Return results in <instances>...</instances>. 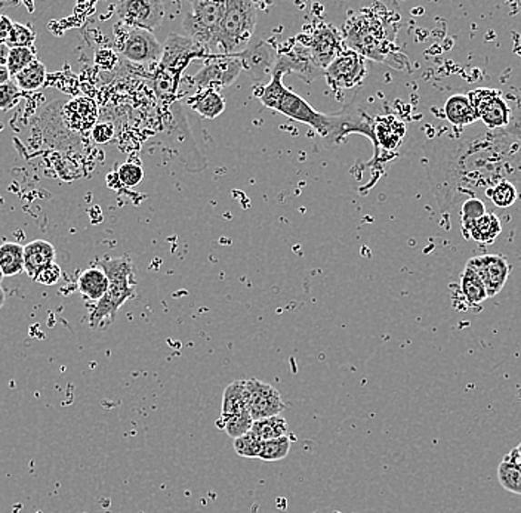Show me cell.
<instances>
[{
    "mask_svg": "<svg viewBox=\"0 0 521 513\" xmlns=\"http://www.w3.org/2000/svg\"><path fill=\"white\" fill-rule=\"evenodd\" d=\"M426 170L442 210L474 198L499 182H521V136L506 129L440 136L426 144Z\"/></svg>",
    "mask_w": 521,
    "mask_h": 513,
    "instance_id": "1",
    "label": "cell"
},
{
    "mask_svg": "<svg viewBox=\"0 0 521 513\" xmlns=\"http://www.w3.org/2000/svg\"><path fill=\"white\" fill-rule=\"evenodd\" d=\"M286 73L282 68L276 67L271 75L270 84L266 85L263 91L259 92L261 103L267 108L279 111L289 119L296 122L306 123L313 127L325 141L327 146L341 144L346 139V135L363 134L374 143L375 156L379 155L378 144L375 138L374 122L362 111H353V113H344V115H323L318 113L306 99L296 96L295 92L289 91L283 85V75Z\"/></svg>",
    "mask_w": 521,
    "mask_h": 513,
    "instance_id": "2",
    "label": "cell"
},
{
    "mask_svg": "<svg viewBox=\"0 0 521 513\" xmlns=\"http://www.w3.org/2000/svg\"><path fill=\"white\" fill-rule=\"evenodd\" d=\"M96 267L103 269L110 281V287L105 297L98 300L95 308L91 312L89 324L91 327H104L115 321L122 305L135 297L134 290V265L127 256L105 257L96 262Z\"/></svg>",
    "mask_w": 521,
    "mask_h": 513,
    "instance_id": "3",
    "label": "cell"
},
{
    "mask_svg": "<svg viewBox=\"0 0 521 513\" xmlns=\"http://www.w3.org/2000/svg\"><path fill=\"white\" fill-rule=\"evenodd\" d=\"M258 20V9L251 0H228L219 28L216 56L240 55L249 48Z\"/></svg>",
    "mask_w": 521,
    "mask_h": 513,
    "instance_id": "4",
    "label": "cell"
},
{
    "mask_svg": "<svg viewBox=\"0 0 521 513\" xmlns=\"http://www.w3.org/2000/svg\"><path fill=\"white\" fill-rule=\"evenodd\" d=\"M227 11V2L193 0L191 11L184 18V28L195 45L216 55V40Z\"/></svg>",
    "mask_w": 521,
    "mask_h": 513,
    "instance_id": "5",
    "label": "cell"
},
{
    "mask_svg": "<svg viewBox=\"0 0 521 513\" xmlns=\"http://www.w3.org/2000/svg\"><path fill=\"white\" fill-rule=\"evenodd\" d=\"M468 99L477 115V119L482 120L489 131L506 129L513 120L508 104L502 98L499 91L482 87L470 92Z\"/></svg>",
    "mask_w": 521,
    "mask_h": 513,
    "instance_id": "6",
    "label": "cell"
},
{
    "mask_svg": "<svg viewBox=\"0 0 521 513\" xmlns=\"http://www.w3.org/2000/svg\"><path fill=\"white\" fill-rule=\"evenodd\" d=\"M115 13L129 27L153 33L164 21L165 5L159 0H124L115 4Z\"/></svg>",
    "mask_w": 521,
    "mask_h": 513,
    "instance_id": "7",
    "label": "cell"
},
{
    "mask_svg": "<svg viewBox=\"0 0 521 513\" xmlns=\"http://www.w3.org/2000/svg\"><path fill=\"white\" fill-rule=\"evenodd\" d=\"M243 72V63L240 55H218L205 65L193 77L200 89H223L235 84L240 73Z\"/></svg>",
    "mask_w": 521,
    "mask_h": 513,
    "instance_id": "8",
    "label": "cell"
},
{
    "mask_svg": "<svg viewBox=\"0 0 521 513\" xmlns=\"http://www.w3.org/2000/svg\"><path fill=\"white\" fill-rule=\"evenodd\" d=\"M247 411L255 422L282 415L285 411L282 395L270 383L258 379H246Z\"/></svg>",
    "mask_w": 521,
    "mask_h": 513,
    "instance_id": "9",
    "label": "cell"
},
{
    "mask_svg": "<svg viewBox=\"0 0 521 513\" xmlns=\"http://www.w3.org/2000/svg\"><path fill=\"white\" fill-rule=\"evenodd\" d=\"M325 75L327 84L335 89H350L365 79L366 64L365 58L357 52H343L327 65Z\"/></svg>",
    "mask_w": 521,
    "mask_h": 513,
    "instance_id": "10",
    "label": "cell"
},
{
    "mask_svg": "<svg viewBox=\"0 0 521 513\" xmlns=\"http://www.w3.org/2000/svg\"><path fill=\"white\" fill-rule=\"evenodd\" d=\"M466 267L474 269L482 278L489 297H496L497 293L501 292L511 274V265L506 261V257L499 256V255H482V256L471 257Z\"/></svg>",
    "mask_w": 521,
    "mask_h": 513,
    "instance_id": "11",
    "label": "cell"
},
{
    "mask_svg": "<svg viewBox=\"0 0 521 513\" xmlns=\"http://www.w3.org/2000/svg\"><path fill=\"white\" fill-rule=\"evenodd\" d=\"M120 52L132 63L153 64L162 61L164 46L159 44V40L155 39L152 32L132 28L125 37Z\"/></svg>",
    "mask_w": 521,
    "mask_h": 513,
    "instance_id": "12",
    "label": "cell"
},
{
    "mask_svg": "<svg viewBox=\"0 0 521 513\" xmlns=\"http://www.w3.org/2000/svg\"><path fill=\"white\" fill-rule=\"evenodd\" d=\"M306 48L310 51L313 60L323 70H326L327 65L343 54L341 52L343 51L341 37H339L338 32L329 25L318 27L317 32H315V35L311 36Z\"/></svg>",
    "mask_w": 521,
    "mask_h": 513,
    "instance_id": "13",
    "label": "cell"
},
{
    "mask_svg": "<svg viewBox=\"0 0 521 513\" xmlns=\"http://www.w3.org/2000/svg\"><path fill=\"white\" fill-rule=\"evenodd\" d=\"M202 51L204 49L200 48L199 45H195L190 37L172 35L164 46L162 65L172 68L174 72H179L190 63L191 58L199 56Z\"/></svg>",
    "mask_w": 521,
    "mask_h": 513,
    "instance_id": "14",
    "label": "cell"
},
{
    "mask_svg": "<svg viewBox=\"0 0 521 513\" xmlns=\"http://www.w3.org/2000/svg\"><path fill=\"white\" fill-rule=\"evenodd\" d=\"M64 119L72 131L94 129L98 119V108L91 98H75L64 107Z\"/></svg>",
    "mask_w": 521,
    "mask_h": 513,
    "instance_id": "15",
    "label": "cell"
},
{
    "mask_svg": "<svg viewBox=\"0 0 521 513\" xmlns=\"http://www.w3.org/2000/svg\"><path fill=\"white\" fill-rule=\"evenodd\" d=\"M276 67L282 68L285 73H299L306 82H311L323 73V68L318 67L306 46H295L291 52L280 55L279 60L276 61Z\"/></svg>",
    "mask_w": 521,
    "mask_h": 513,
    "instance_id": "16",
    "label": "cell"
},
{
    "mask_svg": "<svg viewBox=\"0 0 521 513\" xmlns=\"http://www.w3.org/2000/svg\"><path fill=\"white\" fill-rule=\"evenodd\" d=\"M243 68L254 77V80H261L264 75L275 70V52L264 42H259L255 46H249L246 51L240 54Z\"/></svg>",
    "mask_w": 521,
    "mask_h": 513,
    "instance_id": "17",
    "label": "cell"
},
{
    "mask_svg": "<svg viewBox=\"0 0 521 513\" xmlns=\"http://www.w3.org/2000/svg\"><path fill=\"white\" fill-rule=\"evenodd\" d=\"M55 264V247L45 240H35L25 246V273L36 278L40 271Z\"/></svg>",
    "mask_w": 521,
    "mask_h": 513,
    "instance_id": "18",
    "label": "cell"
},
{
    "mask_svg": "<svg viewBox=\"0 0 521 513\" xmlns=\"http://www.w3.org/2000/svg\"><path fill=\"white\" fill-rule=\"evenodd\" d=\"M375 138L378 148L386 151H395L402 144L406 126L405 123L396 119L395 116H382L374 122Z\"/></svg>",
    "mask_w": 521,
    "mask_h": 513,
    "instance_id": "19",
    "label": "cell"
},
{
    "mask_svg": "<svg viewBox=\"0 0 521 513\" xmlns=\"http://www.w3.org/2000/svg\"><path fill=\"white\" fill-rule=\"evenodd\" d=\"M497 479L506 491L521 496V458L517 447L509 451L497 466Z\"/></svg>",
    "mask_w": 521,
    "mask_h": 513,
    "instance_id": "20",
    "label": "cell"
},
{
    "mask_svg": "<svg viewBox=\"0 0 521 513\" xmlns=\"http://www.w3.org/2000/svg\"><path fill=\"white\" fill-rule=\"evenodd\" d=\"M462 231H464V236L466 238H473L478 243L490 245L499 237L502 226L496 215L487 212L482 217H478L477 221L471 222L470 226H462Z\"/></svg>",
    "mask_w": 521,
    "mask_h": 513,
    "instance_id": "21",
    "label": "cell"
},
{
    "mask_svg": "<svg viewBox=\"0 0 521 513\" xmlns=\"http://www.w3.org/2000/svg\"><path fill=\"white\" fill-rule=\"evenodd\" d=\"M459 287H461L462 299L466 308H482L483 302L489 297L482 278L470 267L464 268Z\"/></svg>",
    "mask_w": 521,
    "mask_h": 513,
    "instance_id": "22",
    "label": "cell"
},
{
    "mask_svg": "<svg viewBox=\"0 0 521 513\" xmlns=\"http://www.w3.org/2000/svg\"><path fill=\"white\" fill-rule=\"evenodd\" d=\"M446 119L454 126L466 127L477 122V115L466 96H452L445 104Z\"/></svg>",
    "mask_w": 521,
    "mask_h": 513,
    "instance_id": "23",
    "label": "cell"
},
{
    "mask_svg": "<svg viewBox=\"0 0 521 513\" xmlns=\"http://www.w3.org/2000/svg\"><path fill=\"white\" fill-rule=\"evenodd\" d=\"M77 287L85 297L98 302L108 292L110 281H108V277L105 276L103 269L96 267V268H89L80 274Z\"/></svg>",
    "mask_w": 521,
    "mask_h": 513,
    "instance_id": "24",
    "label": "cell"
},
{
    "mask_svg": "<svg viewBox=\"0 0 521 513\" xmlns=\"http://www.w3.org/2000/svg\"><path fill=\"white\" fill-rule=\"evenodd\" d=\"M190 107L204 116L205 119H216L225 110V101L215 89H200L190 99Z\"/></svg>",
    "mask_w": 521,
    "mask_h": 513,
    "instance_id": "25",
    "label": "cell"
},
{
    "mask_svg": "<svg viewBox=\"0 0 521 513\" xmlns=\"http://www.w3.org/2000/svg\"><path fill=\"white\" fill-rule=\"evenodd\" d=\"M0 269L5 277H15L25 273V246L18 243L0 245Z\"/></svg>",
    "mask_w": 521,
    "mask_h": 513,
    "instance_id": "26",
    "label": "cell"
},
{
    "mask_svg": "<svg viewBox=\"0 0 521 513\" xmlns=\"http://www.w3.org/2000/svg\"><path fill=\"white\" fill-rule=\"evenodd\" d=\"M247 410L246 380L240 379L230 383L223 395L221 415H237Z\"/></svg>",
    "mask_w": 521,
    "mask_h": 513,
    "instance_id": "27",
    "label": "cell"
},
{
    "mask_svg": "<svg viewBox=\"0 0 521 513\" xmlns=\"http://www.w3.org/2000/svg\"><path fill=\"white\" fill-rule=\"evenodd\" d=\"M254 418H252L249 411H242L237 415L223 416L216 420V428L224 429L227 432L228 437L231 438H240L243 435L251 432L254 427Z\"/></svg>",
    "mask_w": 521,
    "mask_h": 513,
    "instance_id": "28",
    "label": "cell"
},
{
    "mask_svg": "<svg viewBox=\"0 0 521 513\" xmlns=\"http://www.w3.org/2000/svg\"><path fill=\"white\" fill-rule=\"evenodd\" d=\"M252 430H254L255 434L258 435L259 438L263 439V441H271V439L282 438V437L291 435L286 418L283 417L282 415L263 418V420H256V422H254Z\"/></svg>",
    "mask_w": 521,
    "mask_h": 513,
    "instance_id": "29",
    "label": "cell"
},
{
    "mask_svg": "<svg viewBox=\"0 0 521 513\" xmlns=\"http://www.w3.org/2000/svg\"><path fill=\"white\" fill-rule=\"evenodd\" d=\"M46 80V67L39 60L30 64L27 68L15 75L16 86L21 91H37L39 87L44 86Z\"/></svg>",
    "mask_w": 521,
    "mask_h": 513,
    "instance_id": "30",
    "label": "cell"
},
{
    "mask_svg": "<svg viewBox=\"0 0 521 513\" xmlns=\"http://www.w3.org/2000/svg\"><path fill=\"white\" fill-rule=\"evenodd\" d=\"M485 196L495 206L502 207V209L513 206L514 203L517 202L518 198L517 188H516L513 182L508 181L499 182V184L486 191Z\"/></svg>",
    "mask_w": 521,
    "mask_h": 513,
    "instance_id": "31",
    "label": "cell"
},
{
    "mask_svg": "<svg viewBox=\"0 0 521 513\" xmlns=\"http://www.w3.org/2000/svg\"><path fill=\"white\" fill-rule=\"evenodd\" d=\"M292 435H286L282 438L264 441L263 451L259 454V460L263 462H280L287 458L291 451Z\"/></svg>",
    "mask_w": 521,
    "mask_h": 513,
    "instance_id": "32",
    "label": "cell"
},
{
    "mask_svg": "<svg viewBox=\"0 0 521 513\" xmlns=\"http://www.w3.org/2000/svg\"><path fill=\"white\" fill-rule=\"evenodd\" d=\"M235 453L246 458H259V454L263 451L264 441L255 434L254 430L243 435L240 438L233 441Z\"/></svg>",
    "mask_w": 521,
    "mask_h": 513,
    "instance_id": "33",
    "label": "cell"
},
{
    "mask_svg": "<svg viewBox=\"0 0 521 513\" xmlns=\"http://www.w3.org/2000/svg\"><path fill=\"white\" fill-rule=\"evenodd\" d=\"M36 60L35 48H11L8 61H6V67H8L11 75L15 77L18 73L23 72L25 68H27L30 64L35 63Z\"/></svg>",
    "mask_w": 521,
    "mask_h": 513,
    "instance_id": "34",
    "label": "cell"
},
{
    "mask_svg": "<svg viewBox=\"0 0 521 513\" xmlns=\"http://www.w3.org/2000/svg\"><path fill=\"white\" fill-rule=\"evenodd\" d=\"M35 40H36V33L30 25L14 23L13 33L5 44L8 45L9 49L35 48Z\"/></svg>",
    "mask_w": 521,
    "mask_h": 513,
    "instance_id": "35",
    "label": "cell"
},
{
    "mask_svg": "<svg viewBox=\"0 0 521 513\" xmlns=\"http://www.w3.org/2000/svg\"><path fill=\"white\" fill-rule=\"evenodd\" d=\"M486 212L485 203L478 197L466 198L464 205H462V226H470L471 222L477 221L478 217H482Z\"/></svg>",
    "mask_w": 521,
    "mask_h": 513,
    "instance_id": "36",
    "label": "cell"
},
{
    "mask_svg": "<svg viewBox=\"0 0 521 513\" xmlns=\"http://www.w3.org/2000/svg\"><path fill=\"white\" fill-rule=\"evenodd\" d=\"M144 178V170L135 163H125L117 170V179L125 186H136Z\"/></svg>",
    "mask_w": 521,
    "mask_h": 513,
    "instance_id": "37",
    "label": "cell"
},
{
    "mask_svg": "<svg viewBox=\"0 0 521 513\" xmlns=\"http://www.w3.org/2000/svg\"><path fill=\"white\" fill-rule=\"evenodd\" d=\"M21 89L16 86L15 82L0 86V111H9L15 108L20 103Z\"/></svg>",
    "mask_w": 521,
    "mask_h": 513,
    "instance_id": "38",
    "label": "cell"
},
{
    "mask_svg": "<svg viewBox=\"0 0 521 513\" xmlns=\"http://www.w3.org/2000/svg\"><path fill=\"white\" fill-rule=\"evenodd\" d=\"M61 274L63 273H61L60 267L56 264H52L48 268L40 271L36 278H35V281H36L37 285L54 286L60 281Z\"/></svg>",
    "mask_w": 521,
    "mask_h": 513,
    "instance_id": "39",
    "label": "cell"
},
{
    "mask_svg": "<svg viewBox=\"0 0 521 513\" xmlns=\"http://www.w3.org/2000/svg\"><path fill=\"white\" fill-rule=\"evenodd\" d=\"M115 136V126L112 123H98L92 129V138L96 144H107Z\"/></svg>",
    "mask_w": 521,
    "mask_h": 513,
    "instance_id": "40",
    "label": "cell"
},
{
    "mask_svg": "<svg viewBox=\"0 0 521 513\" xmlns=\"http://www.w3.org/2000/svg\"><path fill=\"white\" fill-rule=\"evenodd\" d=\"M14 21L9 16H0V42H6L13 33Z\"/></svg>",
    "mask_w": 521,
    "mask_h": 513,
    "instance_id": "41",
    "label": "cell"
},
{
    "mask_svg": "<svg viewBox=\"0 0 521 513\" xmlns=\"http://www.w3.org/2000/svg\"><path fill=\"white\" fill-rule=\"evenodd\" d=\"M506 131L516 136H521V117H513L508 127H506Z\"/></svg>",
    "mask_w": 521,
    "mask_h": 513,
    "instance_id": "42",
    "label": "cell"
},
{
    "mask_svg": "<svg viewBox=\"0 0 521 513\" xmlns=\"http://www.w3.org/2000/svg\"><path fill=\"white\" fill-rule=\"evenodd\" d=\"M9 51L11 49H9L8 45L5 44V42H0V65H6Z\"/></svg>",
    "mask_w": 521,
    "mask_h": 513,
    "instance_id": "43",
    "label": "cell"
},
{
    "mask_svg": "<svg viewBox=\"0 0 521 513\" xmlns=\"http://www.w3.org/2000/svg\"><path fill=\"white\" fill-rule=\"evenodd\" d=\"M8 82H11V73H9L6 65H0V86L8 84Z\"/></svg>",
    "mask_w": 521,
    "mask_h": 513,
    "instance_id": "44",
    "label": "cell"
},
{
    "mask_svg": "<svg viewBox=\"0 0 521 513\" xmlns=\"http://www.w3.org/2000/svg\"><path fill=\"white\" fill-rule=\"evenodd\" d=\"M5 300H6V295H5L4 287L0 286V308L4 307Z\"/></svg>",
    "mask_w": 521,
    "mask_h": 513,
    "instance_id": "45",
    "label": "cell"
},
{
    "mask_svg": "<svg viewBox=\"0 0 521 513\" xmlns=\"http://www.w3.org/2000/svg\"><path fill=\"white\" fill-rule=\"evenodd\" d=\"M4 273H2V269H0V283H2V280H4Z\"/></svg>",
    "mask_w": 521,
    "mask_h": 513,
    "instance_id": "46",
    "label": "cell"
},
{
    "mask_svg": "<svg viewBox=\"0 0 521 513\" xmlns=\"http://www.w3.org/2000/svg\"><path fill=\"white\" fill-rule=\"evenodd\" d=\"M517 450H518V454H520V458H521V444H520V446L517 447Z\"/></svg>",
    "mask_w": 521,
    "mask_h": 513,
    "instance_id": "47",
    "label": "cell"
},
{
    "mask_svg": "<svg viewBox=\"0 0 521 513\" xmlns=\"http://www.w3.org/2000/svg\"><path fill=\"white\" fill-rule=\"evenodd\" d=\"M0 16H2V15H0Z\"/></svg>",
    "mask_w": 521,
    "mask_h": 513,
    "instance_id": "48",
    "label": "cell"
}]
</instances>
